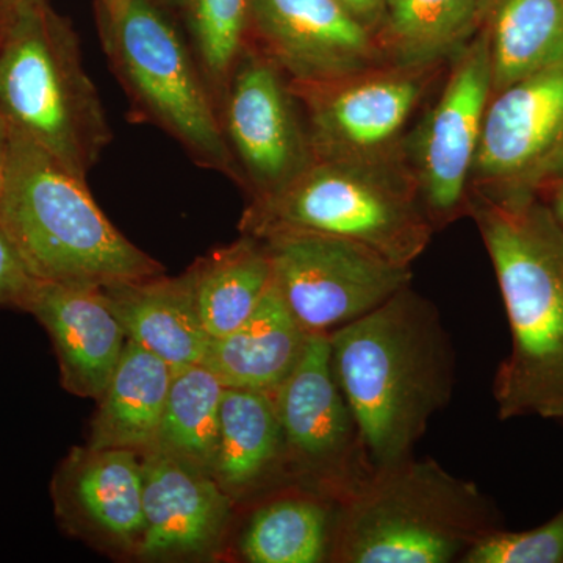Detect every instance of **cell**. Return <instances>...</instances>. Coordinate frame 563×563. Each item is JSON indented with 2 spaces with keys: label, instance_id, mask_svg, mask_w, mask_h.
<instances>
[{
  "label": "cell",
  "instance_id": "6da1fadb",
  "mask_svg": "<svg viewBox=\"0 0 563 563\" xmlns=\"http://www.w3.org/2000/svg\"><path fill=\"white\" fill-rule=\"evenodd\" d=\"M509 318L512 347L496 372L501 420H563V228L536 191H468Z\"/></svg>",
  "mask_w": 563,
  "mask_h": 563
},
{
  "label": "cell",
  "instance_id": "7a4b0ae2",
  "mask_svg": "<svg viewBox=\"0 0 563 563\" xmlns=\"http://www.w3.org/2000/svg\"><path fill=\"white\" fill-rule=\"evenodd\" d=\"M329 342L374 468L413 455L455 387L454 346L439 309L409 285Z\"/></svg>",
  "mask_w": 563,
  "mask_h": 563
},
{
  "label": "cell",
  "instance_id": "3957f363",
  "mask_svg": "<svg viewBox=\"0 0 563 563\" xmlns=\"http://www.w3.org/2000/svg\"><path fill=\"white\" fill-rule=\"evenodd\" d=\"M503 528L501 512L477 484L410 455L377 466L336 504L329 562H461Z\"/></svg>",
  "mask_w": 563,
  "mask_h": 563
},
{
  "label": "cell",
  "instance_id": "277c9868",
  "mask_svg": "<svg viewBox=\"0 0 563 563\" xmlns=\"http://www.w3.org/2000/svg\"><path fill=\"white\" fill-rule=\"evenodd\" d=\"M0 228L36 280L106 287L163 274L111 224L87 180L14 129Z\"/></svg>",
  "mask_w": 563,
  "mask_h": 563
},
{
  "label": "cell",
  "instance_id": "5b68a950",
  "mask_svg": "<svg viewBox=\"0 0 563 563\" xmlns=\"http://www.w3.org/2000/svg\"><path fill=\"white\" fill-rule=\"evenodd\" d=\"M0 111L11 129L84 180L113 140L79 38L47 0L11 10L0 43Z\"/></svg>",
  "mask_w": 563,
  "mask_h": 563
},
{
  "label": "cell",
  "instance_id": "8992f818",
  "mask_svg": "<svg viewBox=\"0 0 563 563\" xmlns=\"http://www.w3.org/2000/svg\"><path fill=\"white\" fill-rule=\"evenodd\" d=\"M240 231L255 239L276 232L342 236L388 261L412 266L435 229L401 152L387 157L317 158L287 187L251 199Z\"/></svg>",
  "mask_w": 563,
  "mask_h": 563
},
{
  "label": "cell",
  "instance_id": "52a82bcc",
  "mask_svg": "<svg viewBox=\"0 0 563 563\" xmlns=\"http://www.w3.org/2000/svg\"><path fill=\"white\" fill-rule=\"evenodd\" d=\"M136 120L173 136L201 168L246 187L195 52L150 0H131L103 43Z\"/></svg>",
  "mask_w": 563,
  "mask_h": 563
},
{
  "label": "cell",
  "instance_id": "ba28073f",
  "mask_svg": "<svg viewBox=\"0 0 563 563\" xmlns=\"http://www.w3.org/2000/svg\"><path fill=\"white\" fill-rule=\"evenodd\" d=\"M261 240L274 284L307 333L329 335L412 285V266L342 236L276 232Z\"/></svg>",
  "mask_w": 563,
  "mask_h": 563
},
{
  "label": "cell",
  "instance_id": "9c48e42d",
  "mask_svg": "<svg viewBox=\"0 0 563 563\" xmlns=\"http://www.w3.org/2000/svg\"><path fill=\"white\" fill-rule=\"evenodd\" d=\"M284 462L307 492L342 503L374 472L361 428L333 374L331 342L310 333L301 361L273 395Z\"/></svg>",
  "mask_w": 563,
  "mask_h": 563
},
{
  "label": "cell",
  "instance_id": "30bf717a",
  "mask_svg": "<svg viewBox=\"0 0 563 563\" xmlns=\"http://www.w3.org/2000/svg\"><path fill=\"white\" fill-rule=\"evenodd\" d=\"M450 76L402 147L433 229L468 213V191L485 110L493 96L488 31L455 52Z\"/></svg>",
  "mask_w": 563,
  "mask_h": 563
},
{
  "label": "cell",
  "instance_id": "8fae6325",
  "mask_svg": "<svg viewBox=\"0 0 563 563\" xmlns=\"http://www.w3.org/2000/svg\"><path fill=\"white\" fill-rule=\"evenodd\" d=\"M442 63H383L339 79L290 81L306 117L314 157L401 154L404 129L442 70Z\"/></svg>",
  "mask_w": 563,
  "mask_h": 563
},
{
  "label": "cell",
  "instance_id": "7c38bea8",
  "mask_svg": "<svg viewBox=\"0 0 563 563\" xmlns=\"http://www.w3.org/2000/svg\"><path fill=\"white\" fill-rule=\"evenodd\" d=\"M221 121L251 199L282 190L317 161L290 80L254 44L232 70Z\"/></svg>",
  "mask_w": 563,
  "mask_h": 563
},
{
  "label": "cell",
  "instance_id": "4fadbf2b",
  "mask_svg": "<svg viewBox=\"0 0 563 563\" xmlns=\"http://www.w3.org/2000/svg\"><path fill=\"white\" fill-rule=\"evenodd\" d=\"M563 162V63L493 92L470 190L536 191Z\"/></svg>",
  "mask_w": 563,
  "mask_h": 563
},
{
  "label": "cell",
  "instance_id": "5bb4252c",
  "mask_svg": "<svg viewBox=\"0 0 563 563\" xmlns=\"http://www.w3.org/2000/svg\"><path fill=\"white\" fill-rule=\"evenodd\" d=\"M250 32L295 84L325 81L387 63L376 36L336 0H250Z\"/></svg>",
  "mask_w": 563,
  "mask_h": 563
},
{
  "label": "cell",
  "instance_id": "9a60e30c",
  "mask_svg": "<svg viewBox=\"0 0 563 563\" xmlns=\"http://www.w3.org/2000/svg\"><path fill=\"white\" fill-rule=\"evenodd\" d=\"M22 310L51 336L63 388L98 401L128 343L101 287L35 279Z\"/></svg>",
  "mask_w": 563,
  "mask_h": 563
},
{
  "label": "cell",
  "instance_id": "2e32d148",
  "mask_svg": "<svg viewBox=\"0 0 563 563\" xmlns=\"http://www.w3.org/2000/svg\"><path fill=\"white\" fill-rule=\"evenodd\" d=\"M141 455L146 559L201 554L214 547L231 517L232 498L206 470L161 451Z\"/></svg>",
  "mask_w": 563,
  "mask_h": 563
},
{
  "label": "cell",
  "instance_id": "e0dca14e",
  "mask_svg": "<svg viewBox=\"0 0 563 563\" xmlns=\"http://www.w3.org/2000/svg\"><path fill=\"white\" fill-rule=\"evenodd\" d=\"M140 457L136 451L118 448H74L52 484L62 523L136 553L144 531Z\"/></svg>",
  "mask_w": 563,
  "mask_h": 563
},
{
  "label": "cell",
  "instance_id": "ac0fdd59",
  "mask_svg": "<svg viewBox=\"0 0 563 563\" xmlns=\"http://www.w3.org/2000/svg\"><path fill=\"white\" fill-rule=\"evenodd\" d=\"M101 290L129 340L173 369L202 363L211 339L199 314L190 272L121 282Z\"/></svg>",
  "mask_w": 563,
  "mask_h": 563
},
{
  "label": "cell",
  "instance_id": "d6986e66",
  "mask_svg": "<svg viewBox=\"0 0 563 563\" xmlns=\"http://www.w3.org/2000/svg\"><path fill=\"white\" fill-rule=\"evenodd\" d=\"M309 335L273 279L257 309L240 328L210 340L202 365L224 388L274 395L301 361Z\"/></svg>",
  "mask_w": 563,
  "mask_h": 563
},
{
  "label": "cell",
  "instance_id": "ffe728a7",
  "mask_svg": "<svg viewBox=\"0 0 563 563\" xmlns=\"http://www.w3.org/2000/svg\"><path fill=\"white\" fill-rule=\"evenodd\" d=\"M173 368L128 339L117 369L98 399L87 446L147 453L161 428Z\"/></svg>",
  "mask_w": 563,
  "mask_h": 563
},
{
  "label": "cell",
  "instance_id": "44dd1931",
  "mask_svg": "<svg viewBox=\"0 0 563 563\" xmlns=\"http://www.w3.org/2000/svg\"><path fill=\"white\" fill-rule=\"evenodd\" d=\"M284 463V437L273 395L224 388L211 476L232 499L261 487Z\"/></svg>",
  "mask_w": 563,
  "mask_h": 563
},
{
  "label": "cell",
  "instance_id": "7402d4cb",
  "mask_svg": "<svg viewBox=\"0 0 563 563\" xmlns=\"http://www.w3.org/2000/svg\"><path fill=\"white\" fill-rule=\"evenodd\" d=\"M188 272L210 339L240 328L273 284L272 258L265 243L251 235L199 258Z\"/></svg>",
  "mask_w": 563,
  "mask_h": 563
},
{
  "label": "cell",
  "instance_id": "603a6c76",
  "mask_svg": "<svg viewBox=\"0 0 563 563\" xmlns=\"http://www.w3.org/2000/svg\"><path fill=\"white\" fill-rule=\"evenodd\" d=\"M336 503L310 492L262 504L242 537L240 551L251 563L329 562Z\"/></svg>",
  "mask_w": 563,
  "mask_h": 563
},
{
  "label": "cell",
  "instance_id": "cb8c5ba5",
  "mask_svg": "<svg viewBox=\"0 0 563 563\" xmlns=\"http://www.w3.org/2000/svg\"><path fill=\"white\" fill-rule=\"evenodd\" d=\"M483 0H388L376 41L387 63H442L465 46Z\"/></svg>",
  "mask_w": 563,
  "mask_h": 563
},
{
  "label": "cell",
  "instance_id": "d4e9b609",
  "mask_svg": "<svg viewBox=\"0 0 563 563\" xmlns=\"http://www.w3.org/2000/svg\"><path fill=\"white\" fill-rule=\"evenodd\" d=\"M487 31L493 92L563 63V0H499Z\"/></svg>",
  "mask_w": 563,
  "mask_h": 563
},
{
  "label": "cell",
  "instance_id": "484cf974",
  "mask_svg": "<svg viewBox=\"0 0 563 563\" xmlns=\"http://www.w3.org/2000/svg\"><path fill=\"white\" fill-rule=\"evenodd\" d=\"M222 391L218 377L202 363L173 369L161 428L150 451L174 455L211 474Z\"/></svg>",
  "mask_w": 563,
  "mask_h": 563
},
{
  "label": "cell",
  "instance_id": "4316f807",
  "mask_svg": "<svg viewBox=\"0 0 563 563\" xmlns=\"http://www.w3.org/2000/svg\"><path fill=\"white\" fill-rule=\"evenodd\" d=\"M195 55L218 107L250 43V0H187Z\"/></svg>",
  "mask_w": 563,
  "mask_h": 563
},
{
  "label": "cell",
  "instance_id": "83f0119b",
  "mask_svg": "<svg viewBox=\"0 0 563 563\" xmlns=\"http://www.w3.org/2000/svg\"><path fill=\"white\" fill-rule=\"evenodd\" d=\"M462 563H563V507L550 521L510 532L498 529L474 544Z\"/></svg>",
  "mask_w": 563,
  "mask_h": 563
},
{
  "label": "cell",
  "instance_id": "f1b7e54d",
  "mask_svg": "<svg viewBox=\"0 0 563 563\" xmlns=\"http://www.w3.org/2000/svg\"><path fill=\"white\" fill-rule=\"evenodd\" d=\"M33 282L35 279L0 228V307L22 310Z\"/></svg>",
  "mask_w": 563,
  "mask_h": 563
},
{
  "label": "cell",
  "instance_id": "f546056e",
  "mask_svg": "<svg viewBox=\"0 0 563 563\" xmlns=\"http://www.w3.org/2000/svg\"><path fill=\"white\" fill-rule=\"evenodd\" d=\"M336 2L369 31H373L374 25L383 20L387 10V0H336Z\"/></svg>",
  "mask_w": 563,
  "mask_h": 563
},
{
  "label": "cell",
  "instance_id": "4dcf8cb0",
  "mask_svg": "<svg viewBox=\"0 0 563 563\" xmlns=\"http://www.w3.org/2000/svg\"><path fill=\"white\" fill-rule=\"evenodd\" d=\"M11 157V128L7 118L0 111V198L5 188Z\"/></svg>",
  "mask_w": 563,
  "mask_h": 563
},
{
  "label": "cell",
  "instance_id": "1f68e13d",
  "mask_svg": "<svg viewBox=\"0 0 563 563\" xmlns=\"http://www.w3.org/2000/svg\"><path fill=\"white\" fill-rule=\"evenodd\" d=\"M131 0H102L101 35L102 44L110 38L114 25L120 21L122 11Z\"/></svg>",
  "mask_w": 563,
  "mask_h": 563
},
{
  "label": "cell",
  "instance_id": "d6a6232c",
  "mask_svg": "<svg viewBox=\"0 0 563 563\" xmlns=\"http://www.w3.org/2000/svg\"><path fill=\"white\" fill-rule=\"evenodd\" d=\"M551 211L563 228V177L558 184L553 185L550 192V203H548Z\"/></svg>",
  "mask_w": 563,
  "mask_h": 563
},
{
  "label": "cell",
  "instance_id": "836d02e7",
  "mask_svg": "<svg viewBox=\"0 0 563 563\" xmlns=\"http://www.w3.org/2000/svg\"><path fill=\"white\" fill-rule=\"evenodd\" d=\"M11 9L7 0H0V43H2L3 33L9 24Z\"/></svg>",
  "mask_w": 563,
  "mask_h": 563
},
{
  "label": "cell",
  "instance_id": "e575fe53",
  "mask_svg": "<svg viewBox=\"0 0 563 563\" xmlns=\"http://www.w3.org/2000/svg\"><path fill=\"white\" fill-rule=\"evenodd\" d=\"M22 2H27V0H7V3H9L11 10H13V7H16L18 3Z\"/></svg>",
  "mask_w": 563,
  "mask_h": 563
},
{
  "label": "cell",
  "instance_id": "d590c367",
  "mask_svg": "<svg viewBox=\"0 0 563 563\" xmlns=\"http://www.w3.org/2000/svg\"><path fill=\"white\" fill-rule=\"evenodd\" d=\"M558 172L561 173L562 177H563V162L561 163V166H559Z\"/></svg>",
  "mask_w": 563,
  "mask_h": 563
},
{
  "label": "cell",
  "instance_id": "8d00e7d4",
  "mask_svg": "<svg viewBox=\"0 0 563 563\" xmlns=\"http://www.w3.org/2000/svg\"><path fill=\"white\" fill-rule=\"evenodd\" d=\"M387 2H388V0H387Z\"/></svg>",
  "mask_w": 563,
  "mask_h": 563
}]
</instances>
